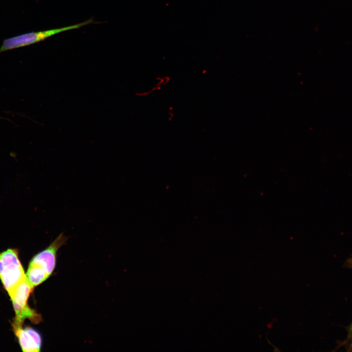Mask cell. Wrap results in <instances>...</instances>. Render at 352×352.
Wrapping results in <instances>:
<instances>
[{
  "label": "cell",
  "instance_id": "obj_1",
  "mask_svg": "<svg viewBox=\"0 0 352 352\" xmlns=\"http://www.w3.org/2000/svg\"><path fill=\"white\" fill-rule=\"evenodd\" d=\"M67 240L68 237L61 233L46 248L32 259L26 276L33 287L41 284L51 275L55 267L57 251Z\"/></svg>",
  "mask_w": 352,
  "mask_h": 352
},
{
  "label": "cell",
  "instance_id": "obj_2",
  "mask_svg": "<svg viewBox=\"0 0 352 352\" xmlns=\"http://www.w3.org/2000/svg\"><path fill=\"white\" fill-rule=\"evenodd\" d=\"M26 277L17 250L8 249L0 253V279L9 295Z\"/></svg>",
  "mask_w": 352,
  "mask_h": 352
},
{
  "label": "cell",
  "instance_id": "obj_3",
  "mask_svg": "<svg viewBox=\"0 0 352 352\" xmlns=\"http://www.w3.org/2000/svg\"><path fill=\"white\" fill-rule=\"evenodd\" d=\"M93 22L92 20H88L74 25L44 31H32L6 38L0 45V53L38 43L58 33L77 29Z\"/></svg>",
  "mask_w": 352,
  "mask_h": 352
},
{
  "label": "cell",
  "instance_id": "obj_4",
  "mask_svg": "<svg viewBox=\"0 0 352 352\" xmlns=\"http://www.w3.org/2000/svg\"><path fill=\"white\" fill-rule=\"evenodd\" d=\"M34 288L26 277L9 295L16 314L12 324L22 325L25 319H28L35 323H39L41 320L39 314L27 305V300Z\"/></svg>",
  "mask_w": 352,
  "mask_h": 352
},
{
  "label": "cell",
  "instance_id": "obj_5",
  "mask_svg": "<svg viewBox=\"0 0 352 352\" xmlns=\"http://www.w3.org/2000/svg\"><path fill=\"white\" fill-rule=\"evenodd\" d=\"M12 327L22 351L38 352L40 351L42 338L36 330L29 327L23 328L22 325H12Z\"/></svg>",
  "mask_w": 352,
  "mask_h": 352
},
{
  "label": "cell",
  "instance_id": "obj_6",
  "mask_svg": "<svg viewBox=\"0 0 352 352\" xmlns=\"http://www.w3.org/2000/svg\"><path fill=\"white\" fill-rule=\"evenodd\" d=\"M348 337L352 339V323L349 327Z\"/></svg>",
  "mask_w": 352,
  "mask_h": 352
},
{
  "label": "cell",
  "instance_id": "obj_7",
  "mask_svg": "<svg viewBox=\"0 0 352 352\" xmlns=\"http://www.w3.org/2000/svg\"></svg>",
  "mask_w": 352,
  "mask_h": 352
}]
</instances>
